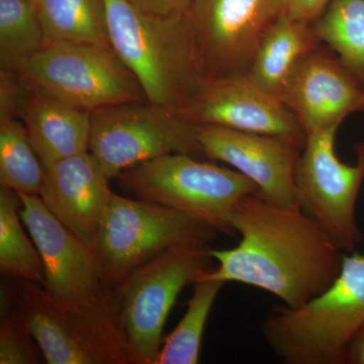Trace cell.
I'll use <instances>...</instances> for the list:
<instances>
[{
  "instance_id": "cell-17",
  "label": "cell",
  "mask_w": 364,
  "mask_h": 364,
  "mask_svg": "<svg viewBox=\"0 0 364 364\" xmlns=\"http://www.w3.org/2000/svg\"><path fill=\"white\" fill-rule=\"evenodd\" d=\"M26 86L18 117L25 124L45 169L66 158L88 152L91 112L57 100L26 82Z\"/></svg>"
},
{
  "instance_id": "cell-8",
  "label": "cell",
  "mask_w": 364,
  "mask_h": 364,
  "mask_svg": "<svg viewBox=\"0 0 364 364\" xmlns=\"http://www.w3.org/2000/svg\"><path fill=\"white\" fill-rule=\"evenodd\" d=\"M20 73L32 87L83 111L147 100L135 75L112 47L51 43Z\"/></svg>"
},
{
  "instance_id": "cell-3",
  "label": "cell",
  "mask_w": 364,
  "mask_h": 364,
  "mask_svg": "<svg viewBox=\"0 0 364 364\" xmlns=\"http://www.w3.org/2000/svg\"><path fill=\"white\" fill-rule=\"evenodd\" d=\"M364 328V254L343 253L338 277L299 308L277 306L262 326L273 353L286 364H346Z\"/></svg>"
},
{
  "instance_id": "cell-5",
  "label": "cell",
  "mask_w": 364,
  "mask_h": 364,
  "mask_svg": "<svg viewBox=\"0 0 364 364\" xmlns=\"http://www.w3.org/2000/svg\"><path fill=\"white\" fill-rule=\"evenodd\" d=\"M114 179L133 198L173 208L228 236L237 234L232 225L235 205L258 193L256 184L237 170L184 153L140 163Z\"/></svg>"
},
{
  "instance_id": "cell-26",
  "label": "cell",
  "mask_w": 364,
  "mask_h": 364,
  "mask_svg": "<svg viewBox=\"0 0 364 364\" xmlns=\"http://www.w3.org/2000/svg\"><path fill=\"white\" fill-rule=\"evenodd\" d=\"M136 7L147 13L173 16L188 13L195 0H130Z\"/></svg>"
},
{
  "instance_id": "cell-16",
  "label": "cell",
  "mask_w": 364,
  "mask_h": 364,
  "mask_svg": "<svg viewBox=\"0 0 364 364\" xmlns=\"http://www.w3.org/2000/svg\"><path fill=\"white\" fill-rule=\"evenodd\" d=\"M109 181L88 151L46 169L39 196L57 220L95 251L98 225L112 191Z\"/></svg>"
},
{
  "instance_id": "cell-21",
  "label": "cell",
  "mask_w": 364,
  "mask_h": 364,
  "mask_svg": "<svg viewBox=\"0 0 364 364\" xmlns=\"http://www.w3.org/2000/svg\"><path fill=\"white\" fill-rule=\"evenodd\" d=\"M21 200L16 191L0 188V272L20 282L42 286L44 267L36 246L21 226Z\"/></svg>"
},
{
  "instance_id": "cell-11",
  "label": "cell",
  "mask_w": 364,
  "mask_h": 364,
  "mask_svg": "<svg viewBox=\"0 0 364 364\" xmlns=\"http://www.w3.org/2000/svg\"><path fill=\"white\" fill-rule=\"evenodd\" d=\"M289 0H195L188 18L205 76L247 73Z\"/></svg>"
},
{
  "instance_id": "cell-22",
  "label": "cell",
  "mask_w": 364,
  "mask_h": 364,
  "mask_svg": "<svg viewBox=\"0 0 364 364\" xmlns=\"http://www.w3.org/2000/svg\"><path fill=\"white\" fill-rule=\"evenodd\" d=\"M326 7L313 21L318 39L364 82V0H330Z\"/></svg>"
},
{
  "instance_id": "cell-1",
  "label": "cell",
  "mask_w": 364,
  "mask_h": 364,
  "mask_svg": "<svg viewBox=\"0 0 364 364\" xmlns=\"http://www.w3.org/2000/svg\"><path fill=\"white\" fill-rule=\"evenodd\" d=\"M232 225L240 242L227 250L210 248L219 263L207 273L212 279L257 287L299 308L338 277L343 251L303 210L248 195L235 205Z\"/></svg>"
},
{
  "instance_id": "cell-15",
  "label": "cell",
  "mask_w": 364,
  "mask_h": 364,
  "mask_svg": "<svg viewBox=\"0 0 364 364\" xmlns=\"http://www.w3.org/2000/svg\"><path fill=\"white\" fill-rule=\"evenodd\" d=\"M280 100L291 109L306 138L341 126L355 112H364V82L338 57L317 50L291 76Z\"/></svg>"
},
{
  "instance_id": "cell-29",
  "label": "cell",
  "mask_w": 364,
  "mask_h": 364,
  "mask_svg": "<svg viewBox=\"0 0 364 364\" xmlns=\"http://www.w3.org/2000/svg\"><path fill=\"white\" fill-rule=\"evenodd\" d=\"M33 1H35V0H33Z\"/></svg>"
},
{
  "instance_id": "cell-13",
  "label": "cell",
  "mask_w": 364,
  "mask_h": 364,
  "mask_svg": "<svg viewBox=\"0 0 364 364\" xmlns=\"http://www.w3.org/2000/svg\"><path fill=\"white\" fill-rule=\"evenodd\" d=\"M203 155L226 163L257 186L261 198L277 207L301 210L296 196V174L303 147L260 134L200 124Z\"/></svg>"
},
{
  "instance_id": "cell-10",
  "label": "cell",
  "mask_w": 364,
  "mask_h": 364,
  "mask_svg": "<svg viewBox=\"0 0 364 364\" xmlns=\"http://www.w3.org/2000/svg\"><path fill=\"white\" fill-rule=\"evenodd\" d=\"M338 129L333 127L306 138L296 168V196L301 210L340 250L351 253L363 240L356 203L364 181V142L355 146L356 164H345L335 154Z\"/></svg>"
},
{
  "instance_id": "cell-28",
  "label": "cell",
  "mask_w": 364,
  "mask_h": 364,
  "mask_svg": "<svg viewBox=\"0 0 364 364\" xmlns=\"http://www.w3.org/2000/svg\"><path fill=\"white\" fill-rule=\"evenodd\" d=\"M346 364H364V328L349 346Z\"/></svg>"
},
{
  "instance_id": "cell-12",
  "label": "cell",
  "mask_w": 364,
  "mask_h": 364,
  "mask_svg": "<svg viewBox=\"0 0 364 364\" xmlns=\"http://www.w3.org/2000/svg\"><path fill=\"white\" fill-rule=\"evenodd\" d=\"M20 215L40 254L45 291L68 304L92 303L112 293L97 252L48 210L39 196L18 193Z\"/></svg>"
},
{
  "instance_id": "cell-6",
  "label": "cell",
  "mask_w": 364,
  "mask_h": 364,
  "mask_svg": "<svg viewBox=\"0 0 364 364\" xmlns=\"http://www.w3.org/2000/svg\"><path fill=\"white\" fill-rule=\"evenodd\" d=\"M218 232L178 210L112 191L98 225L95 252L107 287L172 249L210 245Z\"/></svg>"
},
{
  "instance_id": "cell-2",
  "label": "cell",
  "mask_w": 364,
  "mask_h": 364,
  "mask_svg": "<svg viewBox=\"0 0 364 364\" xmlns=\"http://www.w3.org/2000/svg\"><path fill=\"white\" fill-rule=\"evenodd\" d=\"M112 49L148 102L183 114L205 82L188 13H147L130 0H105Z\"/></svg>"
},
{
  "instance_id": "cell-23",
  "label": "cell",
  "mask_w": 364,
  "mask_h": 364,
  "mask_svg": "<svg viewBox=\"0 0 364 364\" xmlns=\"http://www.w3.org/2000/svg\"><path fill=\"white\" fill-rule=\"evenodd\" d=\"M46 169L18 117L0 119V186L39 196Z\"/></svg>"
},
{
  "instance_id": "cell-24",
  "label": "cell",
  "mask_w": 364,
  "mask_h": 364,
  "mask_svg": "<svg viewBox=\"0 0 364 364\" xmlns=\"http://www.w3.org/2000/svg\"><path fill=\"white\" fill-rule=\"evenodd\" d=\"M45 46L33 0H0V69L20 72Z\"/></svg>"
},
{
  "instance_id": "cell-9",
  "label": "cell",
  "mask_w": 364,
  "mask_h": 364,
  "mask_svg": "<svg viewBox=\"0 0 364 364\" xmlns=\"http://www.w3.org/2000/svg\"><path fill=\"white\" fill-rule=\"evenodd\" d=\"M200 124L153 102H127L91 112L90 152L112 179L124 170L164 155L203 156Z\"/></svg>"
},
{
  "instance_id": "cell-25",
  "label": "cell",
  "mask_w": 364,
  "mask_h": 364,
  "mask_svg": "<svg viewBox=\"0 0 364 364\" xmlns=\"http://www.w3.org/2000/svg\"><path fill=\"white\" fill-rule=\"evenodd\" d=\"M41 355L39 345L14 308L0 325V364H38Z\"/></svg>"
},
{
  "instance_id": "cell-27",
  "label": "cell",
  "mask_w": 364,
  "mask_h": 364,
  "mask_svg": "<svg viewBox=\"0 0 364 364\" xmlns=\"http://www.w3.org/2000/svg\"><path fill=\"white\" fill-rule=\"evenodd\" d=\"M329 2L330 0H289L287 13L293 18L314 21Z\"/></svg>"
},
{
  "instance_id": "cell-7",
  "label": "cell",
  "mask_w": 364,
  "mask_h": 364,
  "mask_svg": "<svg viewBox=\"0 0 364 364\" xmlns=\"http://www.w3.org/2000/svg\"><path fill=\"white\" fill-rule=\"evenodd\" d=\"M213 260L208 245L172 249L136 268L112 289L136 364L155 363L176 299L213 269Z\"/></svg>"
},
{
  "instance_id": "cell-14",
  "label": "cell",
  "mask_w": 364,
  "mask_h": 364,
  "mask_svg": "<svg viewBox=\"0 0 364 364\" xmlns=\"http://www.w3.org/2000/svg\"><path fill=\"white\" fill-rule=\"evenodd\" d=\"M183 114L198 124L279 136L303 148L306 141L287 105L256 85L247 74L205 78Z\"/></svg>"
},
{
  "instance_id": "cell-19",
  "label": "cell",
  "mask_w": 364,
  "mask_h": 364,
  "mask_svg": "<svg viewBox=\"0 0 364 364\" xmlns=\"http://www.w3.org/2000/svg\"><path fill=\"white\" fill-rule=\"evenodd\" d=\"M45 45L85 43L112 47L105 0H35Z\"/></svg>"
},
{
  "instance_id": "cell-18",
  "label": "cell",
  "mask_w": 364,
  "mask_h": 364,
  "mask_svg": "<svg viewBox=\"0 0 364 364\" xmlns=\"http://www.w3.org/2000/svg\"><path fill=\"white\" fill-rule=\"evenodd\" d=\"M321 45L313 21L284 14L261 41L246 74L256 85L280 98L299 64Z\"/></svg>"
},
{
  "instance_id": "cell-20",
  "label": "cell",
  "mask_w": 364,
  "mask_h": 364,
  "mask_svg": "<svg viewBox=\"0 0 364 364\" xmlns=\"http://www.w3.org/2000/svg\"><path fill=\"white\" fill-rule=\"evenodd\" d=\"M208 273V272H207ZM207 273L193 284V294L181 322L166 338L154 364H196L208 316L215 299L226 282L212 279Z\"/></svg>"
},
{
  "instance_id": "cell-4",
  "label": "cell",
  "mask_w": 364,
  "mask_h": 364,
  "mask_svg": "<svg viewBox=\"0 0 364 364\" xmlns=\"http://www.w3.org/2000/svg\"><path fill=\"white\" fill-rule=\"evenodd\" d=\"M14 303L48 364H136L114 291L92 303L68 304L16 280Z\"/></svg>"
}]
</instances>
